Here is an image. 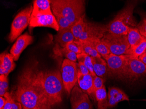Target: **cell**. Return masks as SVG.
<instances>
[{"instance_id": "1", "label": "cell", "mask_w": 146, "mask_h": 109, "mask_svg": "<svg viewBox=\"0 0 146 109\" xmlns=\"http://www.w3.org/2000/svg\"><path fill=\"white\" fill-rule=\"evenodd\" d=\"M12 96L21 104L23 109H52L42 87L39 70L35 64L25 67L19 75Z\"/></svg>"}, {"instance_id": "2", "label": "cell", "mask_w": 146, "mask_h": 109, "mask_svg": "<svg viewBox=\"0 0 146 109\" xmlns=\"http://www.w3.org/2000/svg\"><path fill=\"white\" fill-rule=\"evenodd\" d=\"M137 4V1H129L124 8L106 25L107 32L116 35L127 36L130 28L137 27L138 24L133 13Z\"/></svg>"}, {"instance_id": "3", "label": "cell", "mask_w": 146, "mask_h": 109, "mask_svg": "<svg viewBox=\"0 0 146 109\" xmlns=\"http://www.w3.org/2000/svg\"><path fill=\"white\" fill-rule=\"evenodd\" d=\"M39 76L45 93L52 105L61 103L64 87L60 71L39 70Z\"/></svg>"}, {"instance_id": "4", "label": "cell", "mask_w": 146, "mask_h": 109, "mask_svg": "<svg viewBox=\"0 0 146 109\" xmlns=\"http://www.w3.org/2000/svg\"><path fill=\"white\" fill-rule=\"evenodd\" d=\"M85 3L83 0H52V12L62 15L73 25L85 14Z\"/></svg>"}, {"instance_id": "5", "label": "cell", "mask_w": 146, "mask_h": 109, "mask_svg": "<svg viewBox=\"0 0 146 109\" xmlns=\"http://www.w3.org/2000/svg\"><path fill=\"white\" fill-rule=\"evenodd\" d=\"M101 40L107 46L111 54L116 55H129L130 46L127 36L107 32Z\"/></svg>"}, {"instance_id": "6", "label": "cell", "mask_w": 146, "mask_h": 109, "mask_svg": "<svg viewBox=\"0 0 146 109\" xmlns=\"http://www.w3.org/2000/svg\"><path fill=\"white\" fill-rule=\"evenodd\" d=\"M33 6L30 5L18 13L12 22L9 40L12 42L19 37L30 23Z\"/></svg>"}, {"instance_id": "7", "label": "cell", "mask_w": 146, "mask_h": 109, "mask_svg": "<svg viewBox=\"0 0 146 109\" xmlns=\"http://www.w3.org/2000/svg\"><path fill=\"white\" fill-rule=\"evenodd\" d=\"M61 76L64 88L69 95L76 86L78 81V73L77 63L66 59L61 66Z\"/></svg>"}, {"instance_id": "8", "label": "cell", "mask_w": 146, "mask_h": 109, "mask_svg": "<svg viewBox=\"0 0 146 109\" xmlns=\"http://www.w3.org/2000/svg\"><path fill=\"white\" fill-rule=\"evenodd\" d=\"M129 58L128 55H116L111 53L103 58L107 63L108 73L118 78L124 79Z\"/></svg>"}, {"instance_id": "9", "label": "cell", "mask_w": 146, "mask_h": 109, "mask_svg": "<svg viewBox=\"0 0 146 109\" xmlns=\"http://www.w3.org/2000/svg\"><path fill=\"white\" fill-rule=\"evenodd\" d=\"M107 32L106 25L86 21L85 28L78 41H92L93 40H101Z\"/></svg>"}, {"instance_id": "10", "label": "cell", "mask_w": 146, "mask_h": 109, "mask_svg": "<svg viewBox=\"0 0 146 109\" xmlns=\"http://www.w3.org/2000/svg\"><path fill=\"white\" fill-rule=\"evenodd\" d=\"M129 57L124 79L135 81L145 76L146 65L138 58H131L129 55Z\"/></svg>"}, {"instance_id": "11", "label": "cell", "mask_w": 146, "mask_h": 109, "mask_svg": "<svg viewBox=\"0 0 146 109\" xmlns=\"http://www.w3.org/2000/svg\"><path fill=\"white\" fill-rule=\"evenodd\" d=\"M71 109H93V104L89 96L78 86H75L70 94Z\"/></svg>"}, {"instance_id": "12", "label": "cell", "mask_w": 146, "mask_h": 109, "mask_svg": "<svg viewBox=\"0 0 146 109\" xmlns=\"http://www.w3.org/2000/svg\"><path fill=\"white\" fill-rule=\"evenodd\" d=\"M33 42V37L28 32L25 33L17 38L10 50V54L13 56L15 61L18 60L22 52Z\"/></svg>"}, {"instance_id": "13", "label": "cell", "mask_w": 146, "mask_h": 109, "mask_svg": "<svg viewBox=\"0 0 146 109\" xmlns=\"http://www.w3.org/2000/svg\"><path fill=\"white\" fill-rule=\"evenodd\" d=\"M29 26L32 28L37 27H48L59 31V27L54 14L42 15L31 18Z\"/></svg>"}, {"instance_id": "14", "label": "cell", "mask_w": 146, "mask_h": 109, "mask_svg": "<svg viewBox=\"0 0 146 109\" xmlns=\"http://www.w3.org/2000/svg\"><path fill=\"white\" fill-rule=\"evenodd\" d=\"M108 108L115 107L120 102L129 101V97L123 91L116 87H110L108 91Z\"/></svg>"}, {"instance_id": "15", "label": "cell", "mask_w": 146, "mask_h": 109, "mask_svg": "<svg viewBox=\"0 0 146 109\" xmlns=\"http://www.w3.org/2000/svg\"><path fill=\"white\" fill-rule=\"evenodd\" d=\"M52 14H53L51 7V1L35 0L33 2V10L31 18L40 15Z\"/></svg>"}, {"instance_id": "16", "label": "cell", "mask_w": 146, "mask_h": 109, "mask_svg": "<svg viewBox=\"0 0 146 109\" xmlns=\"http://www.w3.org/2000/svg\"><path fill=\"white\" fill-rule=\"evenodd\" d=\"M78 84L80 88L84 93L90 96H95L93 76L91 74L82 75L78 73Z\"/></svg>"}, {"instance_id": "17", "label": "cell", "mask_w": 146, "mask_h": 109, "mask_svg": "<svg viewBox=\"0 0 146 109\" xmlns=\"http://www.w3.org/2000/svg\"><path fill=\"white\" fill-rule=\"evenodd\" d=\"M127 36L130 46V55L131 52L140 45L145 38L141 35L137 27L130 28Z\"/></svg>"}, {"instance_id": "18", "label": "cell", "mask_w": 146, "mask_h": 109, "mask_svg": "<svg viewBox=\"0 0 146 109\" xmlns=\"http://www.w3.org/2000/svg\"><path fill=\"white\" fill-rule=\"evenodd\" d=\"M94 72L96 76L102 78L108 74V66L106 61L102 57H92Z\"/></svg>"}, {"instance_id": "19", "label": "cell", "mask_w": 146, "mask_h": 109, "mask_svg": "<svg viewBox=\"0 0 146 109\" xmlns=\"http://www.w3.org/2000/svg\"><path fill=\"white\" fill-rule=\"evenodd\" d=\"M75 40L71 28L58 31V33L55 36V41L58 43L62 48H65L66 45Z\"/></svg>"}, {"instance_id": "20", "label": "cell", "mask_w": 146, "mask_h": 109, "mask_svg": "<svg viewBox=\"0 0 146 109\" xmlns=\"http://www.w3.org/2000/svg\"><path fill=\"white\" fill-rule=\"evenodd\" d=\"M95 97L97 102L98 109H108V93L106 87L96 90L95 92Z\"/></svg>"}, {"instance_id": "21", "label": "cell", "mask_w": 146, "mask_h": 109, "mask_svg": "<svg viewBox=\"0 0 146 109\" xmlns=\"http://www.w3.org/2000/svg\"><path fill=\"white\" fill-rule=\"evenodd\" d=\"M14 61L11 54L5 52L1 53L0 56V67L4 69L9 75L15 68Z\"/></svg>"}, {"instance_id": "22", "label": "cell", "mask_w": 146, "mask_h": 109, "mask_svg": "<svg viewBox=\"0 0 146 109\" xmlns=\"http://www.w3.org/2000/svg\"><path fill=\"white\" fill-rule=\"evenodd\" d=\"M81 44L82 52L92 57H102L96 50L91 41H79Z\"/></svg>"}, {"instance_id": "23", "label": "cell", "mask_w": 146, "mask_h": 109, "mask_svg": "<svg viewBox=\"0 0 146 109\" xmlns=\"http://www.w3.org/2000/svg\"><path fill=\"white\" fill-rule=\"evenodd\" d=\"M85 14L81 17L78 22L74 24L71 28V31L74 36L75 41H78L80 36H81L86 24V19Z\"/></svg>"}, {"instance_id": "24", "label": "cell", "mask_w": 146, "mask_h": 109, "mask_svg": "<svg viewBox=\"0 0 146 109\" xmlns=\"http://www.w3.org/2000/svg\"><path fill=\"white\" fill-rule=\"evenodd\" d=\"M78 62L83 64L88 69L90 74L93 77L96 76L94 72L92 57L87 54L82 53L77 55Z\"/></svg>"}, {"instance_id": "25", "label": "cell", "mask_w": 146, "mask_h": 109, "mask_svg": "<svg viewBox=\"0 0 146 109\" xmlns=\"http://www.w3.org/2000/svg\"><path fill=\"white\" fill-rule=\"evenodd\" d=\"M91 42L94 45L98 54L102 58H105L111 53L107 46L101 40H93Z\"/></svg>"}, {"instance_id": "26", "label": "cell", "mask_w": 146, "mask_h": 109, "mask_svg": "<svg viewBox=\"0 0 146 109\" xmlns=\"http://www.w3.org/2000/svg\"><path fill=\"white\" fill-rule=\"evenodd\" d=\"M4 97L6 99V103L3 109H23L21 104L13 98L9 92H7Z\"/></svg>"}, {"instance_id": "27", "label": "cell", "mask_w": 146, "mask_h": 109, "mask_svg": "<svg viewBox=\"0 0 146 109\" xmlns=\"http://www.w3.org/2000/svg\"><path fill=\"white\" fill-rule=\"evenodd\" d=\"M54 15L59 27V31L69 29L72 28L73 24L65 18L62 15L56 12H52Z\"/></svg>"}, {"instance_id": "28", "label": "cell", "mask_w": 146, "mask_h": 109, "mask_svg": "<svg viewBox=\"0 0 146 109\" xmlns=\"http://www.w3.org/2000/svg\"><path fill=\"white\" fill-rule=\"evenodd\" d=\"M146 52V39L132 51L129 55L131 58H139L143 54Z\"/></svg>"}, {"instance_id": "29", "label": "cell", "mask_w": 146, "mask_h": 109, "mask_svg": "<svg viewBox=\"0 0 146 109\" xmlns=\"http://www.w3.org/2000/svg\"><path fill=\"white\" fill-rule=\"evenodd\" d=\"M65 48L68 50L74 52L77 55L82 53L81 44L78 41L74 40L71 42L68 43Z\"/></svg>"}, {"instance_id": "30", "label": "cell", "mask_w": 146, "mask_h": 109, "mask_svg": "<svg viewBox=\"0 0 146 109\" xmlns=\"http://www.w3.org/2000/svg\"><path fill=\"white\" fill-rule=\"evenodd\" d=\"M60 55H63L66 59L73 62L76 63L78 61L77 54L73 52L68 50L65 48H62L60 50Z\"/></svg>"}, {"instance_id": "31", "label": "cell", "mask_w": 146, "mask_h": 109, "mask_svg": "<svg viewBox=\"0 0 146 109\" xmlns=\"http://www.w3.org/2000/svg\"><path fill=\"white\" fill-rule=\"evenodd\" d=\"M93 87H94L95 92L96 90L102 88L105 85L104 79L96 75L94 77H93Z\"/></svg>"}, {"instance_id": "32", "label": "cell", "mask_w": 146, "mask_h": 109, "mask_svg": "<svg viewBox=\"0 0 146 109\" xmlns=\"http://www.w3.org/2000/svg\"><path fill=\"white\" fill-rule=\"evenodd\" d=\"M0 88L5 89L8 91L9 88V80L8 76L6 75H0Z\"/></svg>"}, {"instance_id": "33", "label": "cell", "mask_w": 146, "mask_h": 109, "mask_svg": "<svg viewBox=\"0 0 146 109\" xmlns=\"http://www.w3.org/2000/svg\"><path fill=\"white\" fill-rule=\"evenodd\" d=\"M137 28L141 35L146 39V22L141 20V22L137 24Z\"/></svg>"}, {"instance_id": "34", "label": "cell", "mask_w": 146, "mask_h": 109, "mask_svg": "<svg viewBox=\"0 0 146 109\" xmlns=\"http://www.w3.org/2000/svg\"><path fill=\"white\" fill-rule=\"evenodd\" d=\"M77 65L78 73L82 75H87L90 73L88 69L82 63L78 62V63H77Z\"/></svg>"}, {"instance_id": "35", "label": "cell", "mask_w": 146, "mask_h": 109, "mask_svg": "<svg viewBox=\"0 0 146 109\" xmlns=\"http://www.w3.org/2000/svg\"><path fill=\"white\" fill-rule=\"evenodd\" d=\"M6 103V99L5 97H0V109H3Z\"/></svg>"}, {"instance_id": "36", "label": "cell", "mask_w": 146, "mask_h": 109, "mask_svg": "<svg viewBox=\"0 0 146 109\" xmlns=\"http://www.w3.org/2000/svg\"><path fill=\"white\" fill-rule=\"evenodd\" d=\"M138 59H139L141 62H142L143 63L146 65V52L143 54L142 55H141V56L139 57Z\"/></svg>"}, {"instance_id": "37", "label": "cell", "mask_w": 146, "mask_h": 109, "mask_svg": "<svg viewBox=\"0 0 146 109\" xmlns=\"http://www.w3.org/2000/svg\"><path fill=\"white\" fill-rule=\"evenodd\" d=\"M7 91H7L5 89L0 88V96L4 97L5 94L7 92Z\"/></svg>"}, {"instance_id": "38", "label": "cell", "mask_w": 146, "mask_h": 109, "mask_svg": "<svg viewBox=\"0 0 146 109\" xmlns=\"http://www.w3.org/2000/svg\"><path fill=\"white\" fill-rule=\"evenodd\" d=\"M140 14L141 18V20L146 22V13L141 12L140 13Z\"/></svg>"}, {"instance_id": "39", "label": "cell", "mask_w": 146, "mask_h": 109, "mask_svg": "<svg viewBox=\"0 0 146 109\" xmlns=\"http://www.w3.org/2000/svg\"><path fill=\"white\" fill-rule=\"evenodd\" d=\"M143 100V101H146V99H145V100Z\"/></svg>"}]
</instances>
